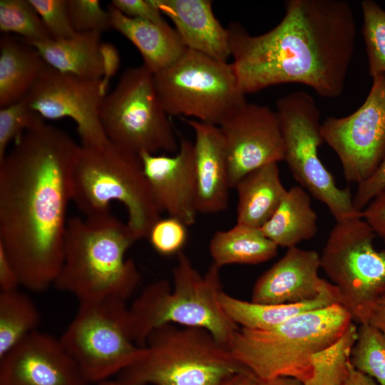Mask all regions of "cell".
Returning a JSON list of instances; mask_svg holds the SVG:
<instances>
[{"label":"cell","mask_w":385,"mask_h":385,"mask_svg":"<svg viewBox=\"0 0 385 385\" xmlns=\"http://www.w3.org/2000/svg\"><path fill=\"white\" fill-rule=\"evenodd\" d=\"M283 142L284 159L295 180L310 195L324 204L336 222L362 217L354 206L349 188L337 186L319 156L324 142L320 111L314 98L295 91L276 102Z\"/></svg>","instance_id":"cell-11"},{"label":"cell","mask_w":385,"mask_h":385,"mask_svg":"<svg viewBox=\"0 0 385 385\" xmlns=\"http://www.w3.org/2000/svg\"><path fill=\"white\" fill-rule=\"evenodd\" d=\"M139 156L160 212L192 225L199 213L193 143L182 139L173 155L142 153Z\"/></svg>","instance_id":"cell-17"},{"label":"cell","mask_w":385,"mask_h":385,"mask_svg":"<svg viewBox=\"0 0 385 385\" xmlns=\"http://www.w3.org/2000/svg\"><path fill=\"white\" fill-rule=\"evenodd\" d=\"M101 53L103 61V76L101 78L100 88L106 97L111 78L117 73L120 66V54L117 48L110 42H102Z\"/></svg>","instance_id":"cell-40"},{"label":"cell","mask_w":385,"mask_h":385,"mask_svg":"<svg viewBox=\"0 0 385 385\" xmlns=\"http://www.w3.org/2000/svg\"><path fill=\"white\" fill-rule=\"evenodd\" d=\"M100 83L101 79L81 78L47 65L24 99L44 120L72 119L81 146H99L109 141L100 118L105 98Z\"/></svg>","instance_id":"cell-14"},{"label":"cell","mask_w":385,"mask_h":385,"mask_svg":"<svg viewBox=\"0 0 385 385\" xmlns=\"http://www.w3.org/2000/svg\"><path fill=\"white\" fill-rule=\"evenodd\" d=\"M227 29L245 95L282 83L304 84L328 98L342 95L356 38L347 1L289 0L282 19L263 34L252 36L237 22Z\"/></svg>","instance_id":"cell-2"},{"label":"cell","mask_w":385,"mask_h":385,"mask_svg":"<svg viewBox=\"0 0 385 385\" xmlns=\"http://www.w3.org/2000/svg\"><path fill=\"white\" fill-rule=\"evenodd\" d=\"M220 267L211 265L202 275L183 252L178 254L173 285L165 279L148 284L129 307L135 342L144 346L149 334L165 324L201 328L227 346L239 328L220 302Z\"/></svg>","instance_id":"cell-4"},{"label":"cell","mask_w":385,"mask_h":385,"mask_svg":"<svg viewBox=\"0 0 385 385\" xmlns=\"http://www.w3.org/2000/svg\"><path fill=\"white\" fill-rule=\"evenodd\" d=\"M343 385H377L374 379L356 370L352 365Z\"/></svg>","instance_id":"cell-43"},{"label":"cell","mask_w":385,"mask_h":385,"mask_svg":"<svg viewBox=\"0 0 385 385\" xmlns=\"http://www.w3.org/2000/svg\"><path fill=\"white\" fill-rule=\"evenodd\" d=\"M362 105L345 117L329 116L321 125L325 142L337 154L347 182L366 180L385 158V74L372 78Z\"/></svg>","instance_id":"cell-13"},{"label":"cell","mask_w":385,"mask_h":385,"mask_svg":"<svg viewBox=\"0 0 385 385\" xmlns=\"http://www.w3.org/2000/svg\"><path fill=\"white\" fill-rule=\"evenodd\" d=\"M385 189V158L376 171L364 182L357 185L353 196L354 208L361 212L369 202Z\"/></svg>","instance_id":"cell-38"},{"label":"cell","mask_w":385,"mask_h":385,"mask_svg":"<svg viewBox=\"0 0 385 385\" xmlns=\"http://www.w3.org/2000/svg\"><path fill=\"white\" fill-rule=\"evenodd\" d=\"M277 250L260 229L237 223L229 230L215 232L209 243L212 263L220 268L262 263L274 257Z\"/></svg>","instance_id":"cell-27"},{"label":"cell","mask_w":385,"mask_h":385,"mask_svg":"<svg viewBox=\"0 0 385 385\" xmlns=\"http://www.w3.org/2000/svg\"><path fill=\"white\" fill-rule=\"evenodd\" d=\"M20 279L14 265L0 247V292L18 289Z\"/></svg>","instance_id":"cell-41"},{"label":"cell","mask_w":385,"mask_h":385,"mask_svg":"<svg viewBox=\"0 0 385 385\" xmlns=\"http://www.w3.org/2000/svg\"><path fill=\"white\" fill-rule=\"evenodd\" d=\"M101 38L98 32H77L67 38L27 43L37 49L48 66L60 72L101 79L103 73Z\"/></svg>","instance_id":"cell-25"},{"label":"cell","mask_w":385,"mask_h":385,"mask_svg":"<svg viewBox=\"0 0 385 385\" xmlns=\"http://www.w3.org/2000/svg\"><path fill=\"white\" fill-rule=\"evenodd\" d=\"M111 4L132 19L157 24L166 22L153 0H113Z\"/></svg>","instance_id":"cell-37"},{"label":"cell","mask_w":385,"mask_h":385,"mask_svg":"<svg viewBox=\"0 0 385 385\" xmlns=\"http://www.w3.org/2000/svg\"><path fill=\"white\" fill-rule=\"evenodd\" d=\"M184 121L195 133L194 153L199 213L215 214L228 206L229 166L224 140L217 125L195 119Z\"/></svg>","instance_id":"cell-19"},{"label":"cell","mask_w":385,"mask_h":385,"mask_svg":"<svg viewBox=\"0 0 385 385\" xmlns=\"http://www.w3.org/2000/svg\"><path fill=\"white\" fill-rule=\"evenodd\" d=\"M169 115L193 117L219 126L247 101L232 63L187 49L173 64L153 74Z\"/></svg>","instance_id":"cell-9"},{"label":"cell","mask_w":385,"mask_h":385,"mask_svg":"<svg viewBox=\"0 0 385 385\" xmlns=\"http://www.w3.org/2000/svg\"><path fill=\"white\" fill-rule=\"evenodd\" d=\"M351 364L356 370L385 385V334L370 324H359Z\"/></svg>","instance_id":"cell-30"},{"label":"cell","mask_w":385,"mask_h":385,"mask_svg":"<svg viewBox=\"0 0 385 385\" xmlns=\"http://www.w3.org/2000/svg\"><path fill=\"white\" fill-rule=\"evenodd\" d=\"M362 35L373 78L385 74V11L375 1L361 2Z\"/></svg>","instance_id":"cell-32"},{"label":"cell","mask_w":385,"mask_h":385,"mask_svg":"<svg viewBox=\"0 0 385 385\" xmlns=\"http://www.w3.org/2000/svg\"><path fill=\"white\" fill-rule=\"evenodd\" d=\"M375 237L362 217L336 222L320 255L321 269L336 287L339 304L359 324L385 294V250L374 247Z\"/></svg>","instance_id":"cell-12"},{"label":"cell","mask_w":385,"mask_h":385,"mask_svg":"<svg viewBox=\"0 0 385 385\" xmlns=\"http://www.w3.org/2000/svg\"><path fill=\"white\" fill-rule=\"evenodd\" d=\"M40 16L52 39L73 36L77 32L73 27L68 0H29Z\"/></svg>","instance_id":"cell-36"},{"label":"cell","mask_w":385,"mask_h":385,"mask_svg":"<svg viewBox=\"0 0 385 385\" xmlns=\"http://www.w3.org/2000/svg\"><path fill=\"white\" fill-rule=\"evenodd\" d=\"M59 339L90 384L120 374L143 351L135 342L125 300L112 297L79 302Z\"/></svg>","instance_id":"cell-8"},{"label":"cell","mask_w":385,"mask_h":385,"mask_svg":"<svg viewBox=\"0 0 385 385\" xmlns=\"http://www.w3.org/2000/svg\"><path fill=\"white\" fill-rule=\"evenodd\" d=\"M99 385H120L119 383L115 381H106L103 382H101Z\"/></svg>","instance_id":"cell-46"},{"label":"cell","mask_w":385,"mask_h":385,"mask_svg":"<svg viewBox=\"0 0 385 385\" xmlns=\"http://www.w3.org/2000/svg\"><path fill=\"white\" fill-rule=\"evenodd\" d=\"M137 240L111 210L68 219L63 264L53 285L79 302L109 297L126 301L140 280L135 263L125 257Z\"/></svg>","instance_id":"cell-3"},{"label":"cell","mask_w":385,"mask_h":385,"mask_svg":"<svg viewBox=\"0 0 385 385\" xmlns=\"http://www.w3.org/2000/svg\"><path fill=\"white\" fill-rule=\"evenodd\" d=\"M365 323L374 326L385 334V294L371 305Z\"/></svg>","instance_id":"cell-42"},{"label":"cell","mask_w":385,"mask_h":385,"mask_svg":"<svg viewBox=\"0 0 385 385\" xmlns=\"http://www.w3.org/2000/svg\"><path fill=\"white\" fill-rule=\"evenodd\" d=\"M260 229L278 247H297L301 242L313 238L318 227L311 195L300 185L292 187Z\"/></svg>","instance_id":"cell-26"},{"label":"cell","mask_w":385,"mask_h":385,"mask_svg":"<svg viewBox=\"0 0 385 385\" xmlns=\"http://www.w3.org/2000/svg\"><path fill=\"white\" fill-rule=\"evenodd\" d=\"M168 17L187 49L227 62L229 31L215 17L210 0H153Z\"/></svg>","instance_id":"cell-20"},{"label":"cell","mask_w":385,"mask_h":385,"mask_svg":"<svg viewBox=\"0 0 385 385\" xmlns=\"http://www.w3.org/2000/svg\"><path fill=\"white\" fill-rule=\"evenodd\" d=\"M187 227L175 217H160L152 225L147 237L158 254L164 256L178 255L187 242Z\"/></svg>","instance_id":"cell-34"},{"label":"cell","mask_w":385,"mask_h":385,"mask_svg":"<svg viewBox=\"0 0 385 385\" xmlns=\"http://www.w3.org/2000/svg\"><path fill=\"white\" fill-rule=\"evenodd\" d=\"M354 322L339 303L308 311L269 329L240 327L227 347L259 380L290 376L307 382L311 356L337 341Z\"/></svg>","instance_id":"cell-5"},{"label":"cell","mask_w":385,"mask_h":385,"mask_svg":"<svg viewBox=\"0 0 385 385\" xmlns=\"http://www.w3.org/2000/svg\"><path fill=\"white\" fill-rule=\"evenodd\" d=\"M247 371L208 331L165 324L148 337L140 357L119 374L120 385H220Z\"/></svg>","instance_id":"cell-6"},{"label":"cell","mask_w":385,"mask_h":385,"mask_svg":"<svg viewBox=\"0 0 385 385\" xmlns=\"http://www.w3.org/2000/svg\"><path fill=\"white\" fill-rule=\"evenodd\" d=\"M68 11L76 32L102 33L112 29L111 14L98 0H68Z\"/></svg>","instance_id":"cell-35"},{"label":"cell","mask_w":385,"mask_h":385,"mask_svg":"<svg viewBox=\"0 0 385 385\" xmlns=\"http://www.w3.org/2000/svg\"><path fill=\"white\" fill-rule=\"evenodd\" d=\"M218 127L227 152L231 188L249 173L283 160L279 117L268 106L246 101Z\"/></svg>","instance_id":"cell-15"},{"label":"cell","mask_w":385,"mask_h":385,"mask_svg":"<svg viewBox=\"0 0 385 385\" xmlns=\"http://www.w3.org/2000/svg\"><path fill=\"white\" fill-rule=\"evenodd\" d=\"M40 312L31 299L19 290L0 292V357L37 331Z\"/></svg>","instance_id":"cell-28"},{"label":"cell","mask_w":385,"mask_h":385,"mask_svg":"<svg viewBox=\"0 0 385 385\" xmlns=\"http://www.w3.org/2000/svg\"><path fill=\"white\" fill-rule=\"evenodd\" d=\"M258 379L249 371L236 374L220 385H257Z\"/></svg>","instance_id":"cell-44"},{"label":"cell","mask_w":385,"mask_h":385,"mask_svg":"<svg viewBox=\"0 0 385 385\" xmlns=\"http://www.w3.org/2000/svg\"><path fill=\"white\" fill-rule=\"evenodd\" d=\"M112 29L128 38L142 56L143 66L155 74L173 64L187 50L176 30L167 22L157 24L125 16L111 4Z\"/></svg>","instance_id":"cell-21"},{"label":"cell","mask_w":385,"mask_h":385,"mask_svg":"<svg viewBox=\"0 0 385 385\" xmlns=\"http://www.w3.org/2000/svg\"><path fill=\"white\" fill-rule=\"evenodd\" d=\"M80 149L65 131L44 123L17 138L0 161V247L30 291L54 284L61 268Z\"/></svg>","instance_id":"cell-1"},{"label":"cell","mask_w":385,"mask_h":385,"mask_svg":"<svg viewBox=\"0 0 385 385\" xmlns=\"http://www.w3.org/2000/svg\"><path fill=\"white\" fill-rule=\"evenodd\" d=\"M169 116L155 90L153 74L143 65L123 73L100 111L108 140L138 155L178 152L179 145Z\"/></svg>","instance_id":"cell-10"},{"label":"cell","mask_w":385,"mask_h":385,"mask_svg":"<svg viewBox=\"0 0 385 385\" xmlns=\"http://www.w3.org/2000/svg\"><path fill=\"white\" fill-rule=\"evenodd\" d=\"M361 214L376 236L385 243V189L369 202Z\"/></svg>","instance_id":"cell-39"},{"label":"cell","mask_w":385,"mask_h":385,"mask_svg":"<svg viewBox=\"0 0 385 385\" xmlns=\"http://www.w3.org/2000/svg\"><path fill=\"white\" fill-rule=\"evenodd\" d=\"M72 201L83 216L110 211L114 201L123 204L126 223L138 240L147 237L160 218L140 156L110 141L81 146L72 173Z\"/></svg>","instance_id":"cell-7"},{"label":"cell","mask_w":385,"mask_h":385,"mask_svg":"<svg viewBox=\"0 0 385 385\" xmlns=\"http://www.w3.org/2000/svg\"><path fill=\"white\" fill-rule=\"evenodd\" d=\"M44 123V119L23 98L0 109V161L9 144L26 131Z\"/></svg>","instance_id":"cell-33"},{"label":"cell","mask_w":385,"mask_h":385,"mask_svg":"<svg viewBox=\"0 0 385 385\" xmlns=\"http://www.w3.org/2000/svg\"><path fill=\"white\" fill-rule=\"evenodd\" d=\"M358 328L352 322L334 342L311 356L312 376L304 385H343L351 367Z\"/></svg>","instance_id":"cell-29"},{"label":"cell","mask_w":385,"mask_h":385,"mask_svg":"<svg viewBox=\"0 0 385 385\" xmlns=\"http://www.w3.org/2000/svg\"><path fill=\"white\" fill-rule=\"evenodd\" d=\"M237 224L260 228L273 215L287 192L278 163L263 165L236 184Z\"/></svg>","instance_id":"cell-23"},{"label":"cell","mask_w":385,"mask_h":385,"mask_svg":"<svg viewBox=\"0 0 385 385\" xmlns=\"http://www.w3.org/2000/svg\"><path fill=\"white\" fill-rule=\"evenodd\" d=\"M60 339L35 331L0 357V385H89Z\"/></svg>","instance_id":"cell-16"},{"label":"cell","mask_w":385,"mask_h":385,"mask_svg":"<svg viewBox=\"0 0 385 385\" xmlns=\"http://www.w3.org/2000/svg\"><path fill=\"white\" fill-rule=\"evenodd\" d=\"M0 30L4 34H17L29 43L52 39L29 0L0 1Z\"/></svg>","instance_id":"cell-31"},{"label":"cell","mask_w":385,"mask_h":385,"mask_svg":"<svg viewBox=\"0 0 385 385\" xmlns=\"http://www.w3.org/2000/svg\"><path fill=\"white\" fill-rule=\"evenodd\" d=\"M220 302L225 312L238 327L263 330L276 327L304 312L339 303V297L332 283L317 298L298 303L259 304L236 298L223 290Z\"/></svg>","instance_id":"cell-24"},{"label":"cell","mask_w":385,"mask_h":385,"mask_svg":"<svg viewBox=\"0 0 385 385\" xmlns=\"http://www.w3.org/2000/svg\"><path fill=\"white\" fill-rule=\"evenodd\" d=\"M257 385H304L299 379L290 376H279L273 379L259 380Z\"/></svg>","instance_id":"cell-45"},{"label":"cell","mask_w":385,"mask_h":385,"mask_svg":"<svg viewBox=\"0 0 385 385\" xmlns=\"http://www.w3.org/2000/svg\"><path fill=\"white\" fill-rule=\"evenodd\" d=\"M47 64L37 49L11 34L0 38V108L23 99Z\"/></svg>","instance_id":"cell-22"},{"label":"cell","mask_w":385,"mask_h":385,"mask_svg":"<svg viewBox=\"0 0 385 385\" xmlns=\"http://www.w3.org/2000/svg\"><path fill=\"white\" fill-rule=\"evenodd\" d=\"M320 255L297 247L285 254L255 282L251 300L259 304L298 303L317 298L332 284L321 278Z\"/></svg>","instance_id":"cell-18"}]
</instances>
